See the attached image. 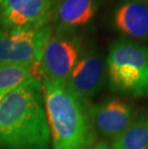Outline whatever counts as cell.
Masks as SVG:
<instances>
[{
    "label": "cell",
    "mask_w": 148,
    "mask_h": 149,
    "mask_svg": "<svg viewBox=\"0 0 148 149\" xmlns=\"http://www.w3.org/2000/svg\"><path fill=\"white\" fill-rule=\"evenodd\" d=\"M107 65L114 90L148 97V47L119 40L110 47Z\"/></svg>",
    "instance_id": "3"
},
{
    "label": "cell",
    "mask_w": 148,
    "mask_h": 149,
    "mask_svg": "<svg viewBox=\"0 0 148 149\" xmlns=\"http://www.w3.org/2000/svg\"><path fill=\"white\" fill-rule=\"evenodd\" d=\"M90 149H112V148L110 147L109 145L106 143V142L99 141V142H97V143L94 145V146L90 147Z\"/></svg>",
    "instance_id": "13"
},
{
    "label": "cell",
    "mask_w": 148,
    "mask_h": 149,
    "mask_svg": "<svg viewBox=\"0 0 148 149\" xmlns=\"http://www.w3.org/2000/svg\"><path fill=\"white\" fill-rule=\"evenodd\" d=\"M91 124L104 137L114 139L134 121L132 107L120 99H113L93 107L89 112Z\"/></svg>",
    "instance_id": "8"
},
{
    "label": "cell",
    "mask_w": 148,
    "mask_h": 149,
    "mask_svg": "<svg viewBox=\"0 0 148 149\" xmlns=\"http://www.w3.org/2000/svg\"><path fill=\"white\" fill-rule=\"evenodd\" d=\"M53 149H90L93 126L84 102L65 84L42 83Z\"/></svg>",
    "instance_id": "2"
},
{
    "label": "cell",
    "mask_w": 148,
    "mask_h": 149,
    "mask_svg": "<svg viewBox=\"0 0 148 149\" xmlns=\"http://www.w3.org/2000/svg\"><path fill=\"white\" fill-rule=\"evenodd\" d=\"M105 66L101 55L94 49L82 54L68 76V90L85 102L98 93L104 83Z\"/></svg>",
    "instance_id": "7"
},
{
    "label": "cell",
    "mask_w": 148,
    "mask_h": 149,
    "mask_svg": "<svg viewBox=\"0 0 148 149\" xmlns=\"http://www.w3.org/2000/svg\"><path fill=\"white\" fill-rule=\"evenodd\" d=\"M31 77H36L32 65L0 63V96L5 97Z\"/></svg>",
    "instance_id": "12"
},
{
    "label": "cell",
    "mask_w": 148,
    "mask_h": 149,
    "mask_svg": "<svg viewBox=\"0 0 148 149\" xmlns=\"http://www.w3.org/2000/svg\"><path fill=\"white\" fill-rule=\"evenodd\" d=\"M115 26L133 39L148 40V1L128 0L116 9Z\"/></svg>",
    "instance_id": "9"
},
{
    "label": "cell",
    "mask_w": 148,
    "mask_h": 149,
    "mask_svg": "<svg viewBox=\"0 0 148 149\" xmlns=\"http://www.w3.org/2000/svg\"><path fill=\"white\" fill-rule=\"evenodd\" d=\"M112 149H148V116L133 121L122 134L113 139Z\"/></svg>",
    "instance_id": "11"
},
{
    "label": "cell",
    "mask_w": 148,
    "mask_h": 149,
    "mask_svg": "<svg viewBox=\"0 0 148 149\" xmlns=\"http://www.w3.org/2000/svg\"><path fill=\"white\" fill-rule=\"evenodd\" d=\"M53 12L57 31L69 32L92 19L96 0H61Z\"/></svg>",
    "instance_id": "10"
},
{
    "label": "cell",
    "mask_w": 148,
    "mask_h": 149,
    "mask_svg": "<svg viewBox=\"0 0 148 149\" xmlns=\"http://www.w3.org/2000/svg\"><path fill=\"white\" fill-rule=\"evenodd\" d=\"M52 15V0H3L0 23L13 29H39Z\"/></svg>",
    "instance_id": "6"
},
{
    "label": "cell",
    "mask_w": 148,
    "mask_h": 149,
    "mask_svg": "<svg viewBox=\"0 0 148 149\" xmlns=\"http://www.w3.org/2000/svg\"><path fill=\"white\" fill-rule=\"evenodd\" d=\"M81 56V42L69 32L57 31L47 42L39 68L42 83L65 84Z\"/></svg>",
    "instance_id": "5"
},
{
    "label": "cell",
    "mask_w": 148,
    "mask_h": 149,
    "mask_svg": "<svg viewBox=\"0 0 148 149\" xmlns=\"http://www.w3.org/2000/svg\"><path fill=\"white\" fill-rule=\"evenodd\" d=\"M3 98H4V97H2V96H0V102H1V101H2V99H3Z\"/></svg>",
    "instance_id": "14"
},
{
    "label": "cell",
    "mask_w": 148,
    "mask_h": 149,
    "mask_svg": "<svg viewBox=\"0 0 148 149\" xmlns=\"http://www.w3.org/2000/svg\"><path fill=\"white\" fill-rule=\"evenodd\" d=\"M2 2H3V0H0V4H2Z\"/></svg>",
    "instance_id": "15"
},
{
    "label": "cell",
    "mask_w": 148,
    "mask_h": 149,
    "mask_svg": "<svg viewBox=\"0 0 148 149\" xmlns=\"http://www.w3.org/2000/svg\"><path fill=\"white\" fill-rule=\"evenodd\" d=\"M42 82L31 77L0 102V149H49Z\"/></svg>",
    "instance_id": "1"
},
{
    "label": "cell",
    "mask_w": 148,
    "mask_h": 149,
    "mask_svg": "<svg viewBox=\"0 0 148 149\" xmlns=\"http://www.w3.org/2000/svg\"><path fill=\"white\" fill-rule=\"evenodd\" d=\"M52 34L50 24L39 29H13L0 23V63L30 65L39 79L40 60Z\"/></svg>",
    "instance_id": "4"
}]
</instances>
